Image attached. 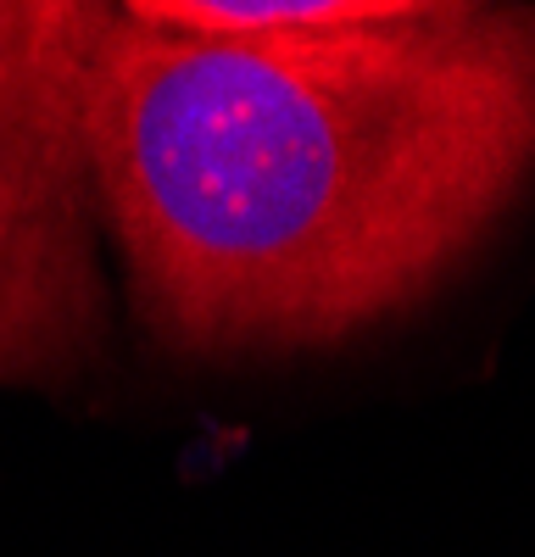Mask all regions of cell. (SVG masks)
<instances>
[{"instance_id":"1","label":"cell","mask_w":535,"mask_h":557,"mask_svg":"<svg viewBox=\"0 0 535 557\" xmlns=\"http://www.w3.org/2000/svg\"><path fill=\"white\" fill-rule=\"evenodd\" d=\"M101 223L178 357L351 341L535 173V7L128 0L96 57Z\"/></svg>"},{"instance_id":"2","label":"cell","mask_w":535,"mask_h":557,"mask_svg":"<svg viewBox=\"0 0 535 557\" xmlns=\"http://www.w3.org/2000/svg\"><path fill=\"white\" fill-rule=\"evenodd\" d=\"M107 17L89 0H0V385H67L107 341L89 146Z\"/></svg>"}]
</instances>
